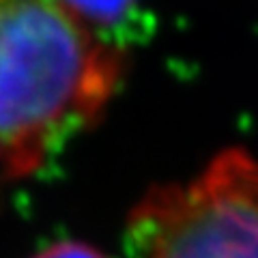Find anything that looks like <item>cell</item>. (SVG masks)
Here are the masks:
<instances>
[{"label":"cell","mask_w":258,"mask_h":258,"mask_svg":"<svg viewBox=\"0 0 258 258\" xmlns=\"http://www.w3.org/2000/svg\"><path fill=\"white\" fill-rule=\"evenodd\" d=\"M125 74V52L76 0H0V187L91 132Z\"/></svg>","instance_id":"obj_1"},{"label":"cell","mask_w":258,"mask_h":258,"mask_svg":"<svg viewBox=\"0 0 258 258\" xmlns=\"http://www.w3.org/2000/svg\"><path fill=\"white\" fill-rule=\"evenodd\" d=\"M123 239L125 258H258V159L226 149L191 179L151 187Z\"/></svg>","instance_id":"obj_2"},{"label":"cell","mask_w":258,"mask_h":258,"mask_svg":"<svg viewBox=\"0 0 258 258\" xmlns=\"http://www.w3.org/2000/svg\"><path fill=\"white\" fill-rule=\"evenodd\" d=\"M32 258H112L103 254L99 247H95L84 241H74V239H62L56 243L47 245L32 256Z\"/></svg>","instance_id":"obj_3"}]
</instances>
